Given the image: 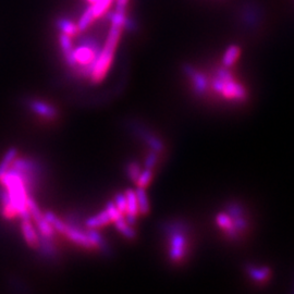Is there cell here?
<instances>
[{
	"mask_svg": "<svg viewBox=\"0 0 294 294\" xmlns=\"http://www.w3.org/2000/svg\"><path fill=\"white\" fill-rule=\"evenodd\" d=\"M122 30L123 29L121 27L111 24L110 30L108 32V36L105 45L101 47L100 54L98 55L97 60L95 62V66L91 75V79L94 83L101 82L107 75L108 70H109L113 59L114 52H116V48L118 46Z\"/></svg>",
	"mask_w": 294,
	"mask_h": 294,
	"instance_id": "cell-1",
	"label": "cell"
},
{
	"mask_svg": "<svg viewBox=\"0 0 294 294\" xmlns=\"http://www.w3.org/2000/svg\"><path fill=\"white\" fill-rule=\"evenodd\" d=\"M44 217L50 225L53 226L55 231L65 235L68 240L73 242L76 245H79L83 248H86V250H93V245L91 241H89L86 232L82 231L79 227L69 225V223L58 218V217L52 212L45 213Z\"/></svg>",
	"mask_w": 294,
	"mask_h": 294,
	"instance_id": "cell-2",
	"label": "cell"
},
{
	"mask_svg": "<svg viewBox=\"0 0 294 294\" xmlns=\"http://www.w3.org/2000/svg\"><path fill=\"white\" fill-rule=\"evenodd\" d=\"M187 227L180 222L171 223L167 226L166 233L169 238V257L175 263H179L188 254Z\"/></svg>",
	"mask_w": 294,
	"mask_h": 294,
	"instance_id": "cell-3",
	"label": "cell"
},
{
	"mask_svg": "<svg viewBox=\"0 0 294 294\" xmlns=\"http://www.w3.org/2000/svg\"><path fill=\"white\" fill-rule=\"evenodd\" d=\"M10 168L22 179L28 193L30 195L33 193L40 180V165L31 158H18L17 156Z\"/></svg>",
	"mask_w": 294,
	"mask_h": 294,
	"instance_id": "cell-4",
	"label": "cell"
},
{
	"mask_svg": "<svg viewBox=\"0 0 294 294\" xmlns=\"http://www.w3.org/2000/svg\"><path fill=\"white\" fill-rule=\"evenodd\" d=\"M213 88L216 93L221 94L223 97L228 99L243 101L247 97L246 89L238 82H235L233 78L220 79L218 76H215V80L213 81Z\"/></svg>",
	"mask_w": 294,
	"mask_h": 294,
	"instance_id": "cell-5",
	"label": "cell"
},
{
	"mask_svg": "<svg viewBox=\"0 0 294 294\" xmlns=\"http://www.w3.org/2000/svg\"><path fill=\"white\" fill-rule=\"evenodd\" d=\"M28 106L35 114L45 119L54 120L58 116V111H57L56 108L53 105L46 103V101L40 99H30Z\"/></svg>",
	"mask_w": 294,
	"mask_h": 294,
	"instance_id": "cell-6",
	"label": "cell"
},
{
	"mask_svg": "<svg viewBox=\"0 0 294 294\" xmlns=\"http://www.w3.org/2000/svg\"><path fill=\"white\" fill-rule=\"evenodd\" d=\"M58 38L61 52L63 54V57H65L66 63L70 68H75L76 61L74 58V46L71 36L65 33H60Z\"/></svg>",
	"mask_w": 294,
	"mask_h": 294,
	"instance_id": "cell-7",
	"label": "cell"
},
{
	"mask_svg": "<svg viewBox=\"0 0 294 294\" xmlns=\"http://www.w3.org/2000/svg\"><path fill=\"white\" fill-rule=\"evenodd\" d=\"M216 222H217V225H218V227L226 232V235L228 236L229 239H231V240L238 239L239 232L235 230V228L233 226L232 218L230 217V215L228 213H219L216 217Z\"/></svg>",
	"mask_w": 294,
	"mask_h": 294,
	"instance_id": "cell-8",
	"label": "cell"
},
{
	"mask_svg": "<svg viewBox=\"0 0 294 294\" xmlns=\"http://www.w3.org/2000/svg\"><path fill=\"white\" fill-rule=\"evenodd\" d=\"M184 71L188 74V76H190L192 79L194 89L197 94H203L205 92V89L207 87V80L205 78V75L197 72L196 70L191 66H185Z\"/></svg>",
	"mask_w": 294,
	"mask_h": 294,
	"instance_id": "cell-9",
	"label": "cell"
},
{
	"mask_svg": "<svg viewBox=\"0 0 294 294\" xmlns=\"http://www.w3.org/2000/svg\"><path fill=\"white\" fill-rule=\"evenodd\" d=\"M55 238H47L42 234H38V243L36 248H38L45 257L54 258L57 255V248L55 245Z\"/></svg>",
	"mask_w": 294,
	"mask_h": 294,
	"instance_id": "cell-10",
	"label": "cell"
},
{
	"mask_svg": "<svg viewBox=\"0 0 294 294\" xmlns=\"http://www.w3.org/2000/svg\"><path fill=\"white\" fill-rule=\"evenodd\" d=\"M136 131L138 132V135L142 137L146 144L149 145L152 151H154L158 154H161V153L164 151V144L161 139H159L157 136H155L154 134H152L150 131L144 130L143 127H139V126H135Z\"/></svg>",
	"mask_w": 294,
	"mask_h": 294,
	"instance_id": "cell-11",
	"label": "cell"
},
{
	"mask_svg": "<svg viewBox=\"0 0 294 294\" xmlns=\"http://www.w3.org/2000/svg\"><path fill=\"white\" fill-rule=\"evenodd\" d=\"M21 229L25 242H27L31 247L36 248L38 243V233L36 232L34 226L32 225L31 219H22Z\"/></svg>",
	"mask_w": 294,
	"mask_h": 294,
	"instance_id": "cell-12",
	"label": "cell"
},
{
	"mask_svg": "<svg viewBox=\"0 0 294 294\" xmlns=\"http://www.w3.org/2000/svg\"><path fill=\"white\" fill-rule=\"evenodd\" d=\"M109 222H111L110 217L107 214L106 210H104V212L98 213L97 215L89 217L88 219H86L85 226L88 229H98L100 227L109 225Z\"/></svg>",
	"mask_w": 294,
	"mask_h": 294,
	"instance_id": "cell-13",
	"label": "cell"
},
{
	"mask_svg": "<svg viewBox=\"0 0 294 294\" xmlns=\"http://www.w3.org/2000/svg\"><path fill=\"white\" fill-rule=\"evenodd\" d=\"M56 27L60 31V33H65L70 36H75L79 34V30L78 27H76V24H74V22L69 20V19L65 17H60L57 19Z\"/></svg>",
	"mask_w": 294,
	"mask_h": 294,
	"instance_id": "cell-14",
	"label": "cell"
},
{
	"mask_svg": "<svg viewBox=\"0 0 294 294\" xmlns=\"http://www.w3.org/2000/svg\"><path fill=\"white\" fill-rule=\"evenodd\" d=\"M124 195H125V199H126V213L124 216L136 217L139 213H138V206H137L135 191L126 190Z\"/></svg>",
	"mask_w": 294,
	"mask_h": 294,
	"instance_id": "cell-15",
	"label": "cell"
},
{
	"mask_svg": "<svg viewBox=\"0 0 294 294\" xmlns=\"http://www.w3.org/2000/svg\"><path fill=\"white\" fill-rule=\"evenodd\" d=\"M247 273L253 280L257 281V282H264L270 276V270L268 267H255L248 266Z\"/></svg>",
	"mask_w": 294,
	"mask_h": 294,
	"instance_id": "cell-16",
	"label": "cell"
},
{
	"mask_svg": "<svg viewBox=\"0 0 294 294\" xmlns=\"http://www.w3.org/2000/svg\"><path fill=\"white\" fill-rule=\"evenodd\" d=\"M114 226H116L118 231L122 234L123 236H125L126 239H130V240H133L134 238L136 236V233L135 231H134L132 226H130L129 223H127L124 219V216H120L118 219H116L113 221Z\"/></svg>",
	"mask_w": 294,
	"mask_h": 294,
	"instance_id": "cell-17",
	"label": "cell"
},
{
	"mask_svg": "<svg viewBox=\"0 0 294 294\" xmlns=\"http://www.w3.org/2000/svg\"><path fill=\"white\" fill-rule=\"evenodd\" d=\"M86 234L92 243L93 248H98L100 251H108L107 243L103 238V235L97 231V229H89Z\"/></svg>",
	"mask_w": 294,
	"mask_h": 294,
	"instance_id": "cell-18",
	"label": "cell"
},
{
	"mask_svg": "<svg viewBox=\"0 0 294 294\" xmlns=\"http://www.w3.org/2000/svg\"><path fill=\"white\" fill-rule=\"evenodd\" d=\"M17 156H18V151L14 149V147L6 152L4 158L2 159V162H0V179L7 174V171L11 167V165L12 163H14Z\"/></svg>",
	"mask_w": 294,
	"mask_h": 294,
	"instance_id": "cell-19",
	"label": "cell"
},
{
	"mask_svg": "<svg viewBox=\"0 0 294 294\" xmlns=\"http://www.w3.org/2000/svg\"><path fill=\"white\" fill-rule=\"evenodd\" d=\"M136 194V200H137V206H138V213L142 215H146L150 213L151 207H150V202L149 197L145 192L144 188H138L135 190Z\"/></svg>",
	"mask_w": 294,
	"mask_h": 294,
	"instance_id": "cell-20",
	"label": "cell"
},
{
	"mask_svg": "<svg viewBox=\"0 0 294 294\" xmlns=\"http://www.w3.org/2000/svg\"><path fill=\"white\" fill-rule=\"evenodd\" d=\"M94 19L95 17L92 10V6H88V7L84 10V12L82 14L78 24H76V27H78V30H79V33L85 32L89 28V25L93 23Z\"/></svg>",
	"mask_w": 294,
	"mask_h": 294,
	"instance_id": "cell-21",
	"label": "cell"
},
{
	"mask_svg": "<svg viewBox=\"0 0 294 294\" xmlns=\"http://www.w3.org/2000/svg\"><path fill=\"white\" fill-rule=\"evenodd\" d=\"M34 221L36 223L38 231H40V234H42L44 236H47V238H55V229L46 220V218H45L44 216L41 217V218L34 220Z\"/></svg>",
	"mask_w": 294,
	"mask_h": 294,
	"instance_id": "cell-22",
	"label": "cell"
},
{
	"mask_svg": "<svg viewBox=\"0 0 294 294\" xmlns=\"http://www.w3.org/2000/svg\"><path fill=\"white\" fill-rule=\"evenodd\" d=\"M240 53H241L240 48L238 46H230L226 50L225 55H223V58H222L223 67H226V68L231 67L233 63L238 60Z\"/></svg>",
	"mask_w": 294,
	"mask_h": 294,
	"instance_id": "cell-23",
	"label": "cell"
},
{
	"mask_svg": "<svg viewBox=\"0 0 294 294\" xmlns=\"http://www.w3.org/2000/svg\"><path fill=\"white\" fill-rule=\"evenodd\" d=\"M113 0H96V2L91 5L92 6V10L95 18H100L103 17L107 10L109 9Z\"/></svg>",
	"mask_w": 294,
	"mask_h": 294,
	"instance_id": "cell-24",
	"label": "cell"
},
{
	"mask_svg": "<svg viewBox=\"0 0 294 294\" xmlns=\"http://www.w3.org/2000/svg\"><path fill=\"white\" fill-rule=\"evenodd\" d=\"M152 179H153V170L145 169L143 171H140V174H139L135 183H136V185L138 188H144L145 189L147 185L151 183Z\"/></svg>",
	"mask_w": 294,
	"mask_h": 294,
	"instance_id": "cell-25",
	"label": "cell"
},
{
	"mask_svg": "<svg viewBox=\"0 0 294 294\" xmlns=\"http://www.w3.org/2000/svg\"><path fill=\"white\" fill-rule=\"evenodd\" d=\"M126 174H127V177H129V179L131 181L136 182L137 178H138V176L140 174L139 166L136 163H130L129 165H127V167H126Z\"/></svg>",
	"mask_w": 294,
	"mask_h": 294,
	"instance_id": "cell-26",
	"label": "cell"
},
{
	"mask_svg": "<svg viewBox=\"0 0 294 294\" xmlns=\"http://www.w3.org/2000/svg\"><path fill=\"white\" fill-rule=\"evenodd\" d=\"M158 156H159L158 153L152 151L150 154L147 155V157L145 159V163H144L145 169H151V170L154 169L157 162H158Z\"/></svg>",
	"mask_w": 294,
	"mask_h": 294,
	"instance_id": "cell-27",
	"label": "cell"
},
{
	"mask_svg": "<svg viewBox=\"0 0 294 294\" xmlns=\"http://www.w3.org/2000/svg\"><path fill=\"white\" fill-rule=\"evenodd\" d=\"M114 205L119 209V212L122 214L123 216L126 213V199H125V195L124 194H117L116 195V199H114Z\"/></svg>",
	"mask_w": 294,
	"mask_h": 294,
	"instance_id": "cell-28",
	"label": "cell"
},
{
	"mask_svg": "<svg viewBox=\"0 0 294 294\" xmlns=\"http://www.w3.org/2000/svg\"><path fill=\"white\" fill-rule=\"evenodd\" d=\"M105 210L107 212V214L109 215L110 219H111V222H113L114 220L118 219L120 216H122V214H121L119 212V209L116 207V205H114L113 202H109V203H108Z\"/></svg>",
	"mask_w": 294,
	"mask_h": 294,
	"instance_id": "cell-29",
	"label": "cell"
},
{
	"mask_svg": "<svg viewBox=\"0 0 294 294\" xmlns=\"http://www.w3.org/2000/svg\"><path fill=\"white\" fill-rule=\"evenodd\" d=\"M87 2H88L89 4H91V5H93V4L96 2V0H87Z\"/></svg>",
	"mask_w": 294,
	"mask_h": 294,
	"instance_id": "cell-30",
	"label": "cell"
}]
</instances>
